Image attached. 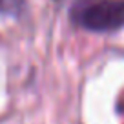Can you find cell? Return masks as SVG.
I'll return each instance as SVG.
<instances>
[{"instance_id": "6da1fadb", "label": "cell", "mask_w": 124, "mask_h": 124, "mask_svg": "<svg viewBox=\"0 0 124 124\" xmlns=\"http://www.w3.org/2000/svg\"><path fill=\"white\" fill-rule=\"evenodd\" d=\"M73 24L95 33L124 27V0H75L70 9Z\"/></svg>"}, {"instance_id": "7a4b0ae2", "label": "cell", "mask_w": 124, "mask_h": 124, "mask_svg": "<svg viewBox=\"0 0 124 124\" xmlns=\"http://www.w3.org/2000/svg\"><path fill=\"white\" fill-rule=\"evenodd\" d=\"M24 0H0V13L8 16H20L24 13Z\"/></svg>"}, {"instance_id": "3957f363", "label": "cell", "mask_w": 124, "mask_h": 124, "mask_svg": "<svg viewBox=\"0 0 124 124\" xmlns=\"http://www.w3.org/2000/svg\"><path fill=\"white\" fill-rule=\"evenodd\" d=\"M119 109H120V111L124 113V102H122V104H120V108H119Z\"/></svg>"}]
</instances>
